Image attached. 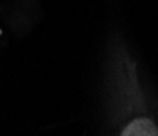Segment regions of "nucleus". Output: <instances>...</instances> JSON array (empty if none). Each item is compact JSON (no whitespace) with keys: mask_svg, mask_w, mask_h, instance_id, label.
<instances>
[{"mask_svg":"<svg viewBox=\"0 0 158 136\" xmlns=\"http://www.w3.org/2000/svg\"><path fill=\"white\" fill-rule=\"evenodd\" d=\"M120 136H158V126L148 118H137L125 126Z\"/></svg>","mask_w":158,"mask_h":136,"instance_id":"f257e3e1","label":"nucleus"}]
</instances>
